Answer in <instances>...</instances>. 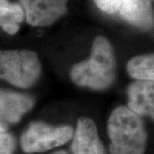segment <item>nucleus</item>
<instances>
[{"instance_id":"f257e3e1","label":"nucleus","mask_w":154,"mask_h":154,"mask_svg":"<svg viewBox=\"0 0 154 154\" xmlns=\"http://www.w3.org/2000/svg\"><path fill=\"white\" fill-rule=\"evenodd\" d=\"M116 77V61L109 41L102 36L94 39L88 60L72 68L71 78L80 87L96 90L109 88Z\"/></svg>"},{"instance_id":"f03ea898","label":"nucleus","mask_w":154,"mask_h":154,"mask_svg":"<svg viewBox=\"0 0 154 154\" xmlns=\"http://www.w3.org/2000/svg\"><path fill=\"white\" fill-rule=\"evenodd\" d=\"M111 154H144L146 132L140 117L124 106L113 110L108 121Z\"/></svg>"},{"instance_id":"7ed1b4c3","label":"nucleus","mask_w":154,"mask_h":154,"mask_svg":"<svg viewBox=\"0 0 154 154\" xmlns=\"http://www.w3.org/2000/svg\"><path fill=\"white\" fill-rule=\"evenodd\" d=\"M40 75V63L35 52L28 50L0 51V79L18 88L31 87Z\"/></svg>"},{"instance_id":"20e7f679","label":"nucleus","mask_w":154,"mask_h":154,"mask_svg":"<svg viewBox=\"0 0 154 154\" xmlns=\"http://www.w3.org/2000/svg\"><path fill=\"white\" fill-rule=\"evenodd\" d=\"M69 126L51 127L42 122H33L21 138L22 150L28 153L42 152L64 145L73 137Z\"/></svg>"},{"instance_id":"39448f33","label":"nucleus","mask_w":154,"mask_h":154,"mask_svg":"<svg viewBox=\"0 0 154 154\" xmlns=\"http://www.w3.org/2000/svg\"><path fill=\"white\" fill-rule=\"evenodd\" d=\"M27 21L33 27H46L63 17L69 0H19Z\"/></svg>"},{"instance_id":"423d86ee","label":"nucleus","mask_w":154,"mask_h":154,"mask_svg":"<svg viewBox=\"0 0 154 154\" xmlns=\"http://www.w3.org/2000/svg\"><path fill=\"white\" fill-rule=\"evenodd\" d=\"M71 149L74 154H105L92 119L88 117L78 119L76 130L73 134Z\"/></svg>"},{"instance_id":"0eeeda50","label":"nucleus","mask_w":154,"mask_h":154,"mask_svg":"<svg viewBox=\"0 0 154 154\" xmlns=\"http://www.w3.org/2000/svg\"><path fill=\"white\" fill-rule=\"evenodd\" d=\"M153 0H121L118 13L132 25L148 30L153 26Z\"/></svg>"},{"instance_id":"6e6552de","label":"nucleus","mask_w":154,"mask_h":154,"mask_svg":"<svg viewBox=\"0 0 154 154\" xmlns=\"http://www.w3.org/2000/svg\"><path fill=\"white\" fill-rule=\"evenodd\" d=\"M33 105V100L29 96L0 91V120L16 123Z\"/></svg>"},{"instance_id":"1a4fd4ad","label":"nucleus","mask_w":154,"mask_h":154,"mask_svg":"<svg viewBox=\"0 0 154 154\" xmlns=\"http://www.w3.org/2000/svg\"><path fill=\"white\" fill-rule=\"evenodd\" d=\"M153 81H139L128 89L129 110L137 115L153 117Z\"/></svg>"},{"instance_id":"9d476101","label":"nucleus","mask_w":154,"mask_h":154,"mask_svg":"<svg viewBox=\"0 0 154 154\" xmlns=\"http://www.w3.org/2000/svg\"><path fill=\"white\" fill-rule=\"evenodd\" d=\"M23 18L24 11L20 5L0 0V27L5 32L9 34L17 33Z\"/></svg>"},{"instance_id":"9b49d317","label":"nucleus","mask_w":154,"mask_h":154,"mask_svg":"<svg viewBox=\"0 0 154 154\" xmlns=\"http://www.w3.org/2000/svg\"><path fill=\"white\" fill-rule=\"evenodd\" d=\"M153 54L136 56L128 63V71L129 75L139 81H153Z\"/></svg>"},{"instance_id":"f8f14e48","label":"nucleus","mask_w":154,"mask_h":154,"mask_svg":"<svg viewBox=\"0 0 154 154\" xmlns=\"http://www.w3.org/2000/svg\"><path fill=\"white\" fill-rule=\"evenodd\" d=\"M15 147V138L7 131L3 122H0V154H12Z\"/></svg>"},{"instance_id":"ddd939ff","label":"nucleus","mask_w":154,"mask_h":154,"mask_svg":"<svg viewBox=\"0 0 154 154\" xmlns=\"http://www.w3.org/2000/svg\"><path fill=\"white\" fill-rule=\"evenodd\" d=\"M95 5L107 14H115L118 11L121 0H94Z\"/></svg>"},{"instance_id":"4468645a","label":"nucleus","mask_w":154,"mask_h":154,"mask_svg":"<svg viewBox=\"0 0 154 154\" xmlns=\"http://www.w3.org/2000/svg\"><path fill=\"white\" fill-rule=\"evenodd\" d=\"M51 154H68L65 152V151H58V152H53Z\"/></svg>"}]
</instances>
